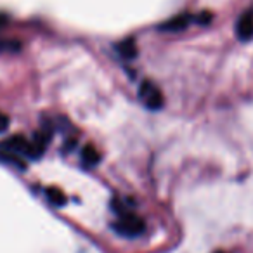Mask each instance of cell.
Wrapping results in <instances>:
<instances>
[{
    "label": "cell",
    "mask_w": 253,
    "mask_h": 253,
    "mask_svg": "<svg viewBox=\"0 0 253 253\" xmlns=\"http://www.w3.org/2000/svg\"><path fill=\"white\" fill-rule=\"evenodd\" d=\"M101 162V155H99V151L94 148L92 144L85 146L84 149H82V163H84L85 167H95L97 163Z\"/></svg>",
    "instance_id": "obj_7"
},
{
    "label": "cell",
    "mask_w": 253,
    "mask_h": 253,
    "mask_svg": "<svg viewBox=\"0 0 253 253\" xmlns=\"http://www.w3.org/2000/svg\"><path fill=\"white\" fill-rule=\"evenodd\" d=\"M191 21H193V16L179 14V16H175V18L163 23V25L160 26V30H163V32H182V30H186L187 26H189Z\"/></svg>",
    "instance_id": "obj_6"
},
{
    "label": "cell",
    "mask_w": 253,
    "mask_h": 253,
    "mask_svg": "<svg viewBox=\"0 0 253 253\" xmlns=\"http://www.w3.org/2000/svg\"><path fill=\"white\" fill-rule=\"evenodd\" d=\"M113 231L116 234L123 236V238H137L144 232V220L139 215H135L134 211L126 215H120L118 220L113 222Z\"/></svg>",
    "instance_id": "obj_1"
},
{
    "label": "cell",
    "mask_w": 253,
    "mask_h": 253,
    "mask_svg": "<svg viewBox=\"0 0 253 253\" xmlns=\"http://www.w3.org/2000/svg\"><path fill=\"white\" fill-rule=\"evenodd\" d=\"M139 99L142 101V104L149 109H160L163 106V94L158 88V85H155L153 82L146 80L139 87Z\"/></svg>",
    "instance_id": "obj_2"
},
{
    "label": "cell",
    "mask_w": 253,
    "mask_h": 253,
    "mask_svg": "<svg viewBox=\"0 0 253 253\" xmlns=\"http://www.w3.org/2000/svg\"><path fill=\"white\" fill-rule=\"evenodd\" d=\"M45 196H47V200L52 205H56V207H63V205L66 203V196H64L63 191L57 189V187H47Z\"/></svg>",
    "instance_id": "obj_9"
},
{
    "label": "cell",
    "mask_w": 253,
    "mask_h": 253,
    "mask_svg": "<svg viewBox=\"0 0 253 253\" xmlns=\"http://www.w3.org/2000/svg\"><path fill=\"white\" fill-rule=\"evenodd\" d=\"M49 139H50V132L49 130H40L35 137L30 141L28 144V151H26V156L32 160H37L45 153L47 144H49Z\"/></svg>",
    "instance_id": "obj_3"
},
{
    "label": "cell",
    "mask_w": 253,
    "mask_h": 253,
    "mask_svg": "<svg viewBox=\"0 0 253 253\" xmlns=\"http://www.w3.org/2000/svg\"><path fill=\"white\" fill-rule=\"evenodd\" d=\"M215 253H224V252H215Z\"/></svg>",
    "instance_id": "obj_12"
},
{
    "label": "cell",
    "mask_w": 253,
    "mask_h": 253,
    "mask_svg": "<svg viewBox=\"0 0 253 253\" xmlns=\"http://www.w3.org/2000/svg\"><path fill=\"white\" fill-rule=\"evenodd\" d=\"M118 52L122 54V57L125 59H134L137 56V47H135V42L132 39L123 40L122 43H118Z\"/></svg>",
    "instance_id": "obj_8"
},
{
    "label": "cell",
    "mask_w": 253,
    "mask_h": 253,
    "mask_svg": "<svg viewBox=\"0 0 253 253\" xmlns=\"http://www.w3.org/2000/svg\"><path fill=\"white\" fill-rule=\"evenodd\" d=\"M236 33L243 42H248L253 39V9L243 12V16L238 19V25H236Z\"/></svg>",
    "instance_id": "obj_4"
},
{
    "label": "cell",
    "mask_w": 253,
    "mask_h": 253,
    "mask_svg": "<svg viewBox=\"0 0 253 253\" xmlns=\"http://www.w3.org/2000/svg\"><path fill=\"white\" fill-rule=\"evenodd\" d=\"M28 144H30V141L26 137H23V135H12V137L0 142V151H7V153H14V155L26 156Z\"/></svg>",
    "instance_id": "obj_5"
},
{
    "label": "cell",
    "mask_w": 253,
    "mask_h": 253,
    "mask_svg": "<svg viewBox=\"0 0 253 253\" xmlns=\"http://www.w3.org/2000/svg\"><path fill=\"white\" fill-rule=\"evenodd\" d=\"M9 118H7V115H4V113H0V134L2 132H5L9 128Z\"/></svg>",
    "instance_id": "obj_10"
},
{
    "label": "cell",
    "mask_w": 253,
    "mask_h": 253,
    "mask_svg": "<svg viewBox=\"0 0 253 253\" xmlns=\"http://www.w3.org/2000/svg\"><path fill=\"white\" fill-rule=\"evenodd\" d=\"M2 23H4V18H2V16H0V25H2Z\"/></svg>",
    "instance_id": "obj_11"
}]
</instances>
